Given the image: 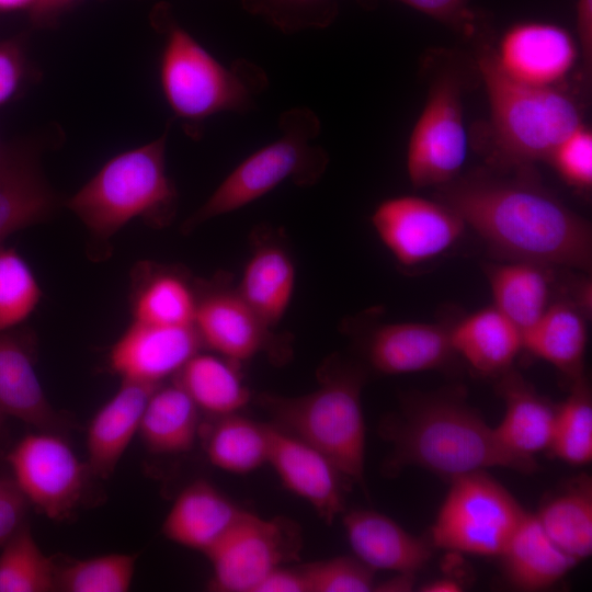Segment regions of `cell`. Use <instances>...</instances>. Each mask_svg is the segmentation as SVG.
Returning a JSON list of instances; mask_svg holds the SVG:
<instances>
[{
    "instance_id": "f35d334b",
    "label": "cell",
    "mask_w": 592,
    "mask_h": 592,
    "mask_svg": "<svg viewBox=\"0 0 592 592\" xmlns=\"http://www.w3.org/2000/svg\"><path fill=\"white\" fill-rule=\"evenodd\" d=\"M309 592H367L374 570L356 557L340 556L303 567Z\"/></svg>"
},
{
    "instance_id": "7c38bea8",
    "label": "cell",
    "mask_w": 592,
    "mask_h": 592,
    "mask_svg": "<svg viewBox=\"0 0 592 592\" xmlns=\"http://www.w3.org/2000/svg\"><path fill=\"white\" fill-rule=\"evenodd\" d=\"M195 285L193 326L203 345L234 363L262 352L281 355L287 348L225 277L195 280Z\"/></svg>"
},
{
    "instance_id": "f907efd6",
    "label": "cell",
    "mask_w": 592,
    "mask_h": 592,
    "mask_svg": "<svg viewBox=\"0 0 592 592\" xmlns=\"http://www.w3.org/2000/svg\"><path fill=\"white\" fill-rule=\"evenodd\" d=\"M3 412L1 411L0 409V423H1V417H2Z\"/></svg>"
},
{
    "instance_id": "484cf974",
    "label": "cell",
    "mask_w": 592,
    "mask_h": 592,
    "mask_svg": "<svg viewBox=\"0 0 592 592\" xmlns=\"http://www.w3.org/2000/svg\"><path fill=\"white\" fill-rule=\"evenodd\" d=\"M451 344L478 373L501 375L522 349V332L492 305L452 326Z\"/></svg>"
},
{
    "instance_id": "d6986e66",
    "label": "cell",
    "mask_w": 592,
    "mask_h": 592,
    "mask_svg": "<svg viewBox=\"0 0 592 592\" xmlns=\"http://www.w3.org/2000/svg\"><path fill=\"white\" fill-rule=\"evenodd\" d=\"M366 348L371 365L388 375L435 369L455 354L451 327L428 322L378 326L371 332Z\"/></svg>"
},
{
    "instance_id": "6da1fadb",
    "label": "cell",
    "mask_w": 592,
    "mask_h": 592,
    "mask_svg": "<svg viewBox=\"0 0 592 592\" xmlns=\"http://www.w3.org/2000/svg\"><path fill=\"white\" fill-rule=\"evenodd\" d=\"M436 200L509 261L591 270L589 221L534 180L456 178L439 186Z\"/></svg>"
},
{
    "instance_id": "603a6c76",
    "label": "cell",
    "mask_w": 592,
    "mask_h": 592,
    "mask_svg": "<svg viewBox=\"0 0 592 592\" xmlns=\"http://www.w3.org/2000/svg\"><path fill=\"white\" fill-rule=\"evenodd\" d=\"M129 307L133 320L166 326H193L196 285L180 267L138 262L132 271Z\"/></svg>"
},
{
    "instance_id": "3957f363",
    "label": "cell",
    "mask_w": 592,
    "mask_h": 592,
    "mask_svg": "<svg viewBox=\"0 0 592 592\" xmlns=\"http://www.w3.org/2000/svg\"><path fill=\"white\" fill-rule=\"evenodd\" d=\"M168 133L169 124L158 138L113 156L66 200L88 230L92 257L107 254L132 220L161 228L174 218L179 194L167 170Z\"/></svg>"
},
{
    "instance_id": "8992f818",
    "label": "cell",
    "mask_w": 592,
    "mask_h": 592,
    "mask_svg": "<svg viewBox=\"0 0 592 592\" xmlns=\"http://www.w3.org/2000/svg\"><path fill=\"white\" fill-rule=\"evenodd\" d=\"M477 65L489 102L494 160L500 166L526 168L546 160L582 125L572 98L555 88L519 82L499 67L493 48L482 45Z\"/></svg>"
},
{
    "instance_id": "f546056e",
    "label": "cell",
    "mask_w": 592,
    "mask_h": 592,
    "mask_svg": "<svg viewBox=\"0 0 592 592\" xmlns=\"http://www.w3.org/2000/svg\"><path fill=\"white\" fill-rule=\"evenodd\" d=\"M200 409L174 380L159 385L148 399L138 433L153 454H180L192 449L198 433Z\"/></svg>"
},
{
    "instance_id": "4316f807",
    "label": "cell",
    "mask_w": 592,
    "mask_h": 592,
    "mask_svg": "<svg viewBox=\"0 0 592 592\" xmlns=\"http://www.w3.org/2000/svg\"><path fill=\"white\" fill-rule=\"evenodd\" d=\"M296 284V267L284 247L260 242L250 254L236 287L241 297L271 328L285 316Z\"/></svg>"
},
{
    "instance_id": "bcb514c9",
    "label": "cell",
    "mask_w": 592,
    "mask_h": 592,
    "mask_svg": "<svg viewBox=\"0 0 592 592\" xmlns=\"http://www.w3.org/2000/svg\"><path fill=\"white\" fill-rule=\"evenodd\" d=\"M576 23L580 56L587 68L592 65V0L576 1Z\"/></svg>"
},
{
    "instance_id": "ffe728a7",
    "label": "cell",
    "mask_w": 592,
    "mask_h": 592,
    "mask_svg": "<svg viewBox=\"0 0 592 592\" xmlns=\"http://www.w3.org/2000/svg\"><path fill=\"white\" fill-rule=\"evenodd\" d=\"M343 526L355 557L373 570L415 573L431 558L430 545L390 517L372 510H352Z\"/></svg>"
},
{
    "instance_id": "7bdbcfd3",
    "label": "cell",
    "mask_w": 592,
    "mask_h": 592,
    "mask_svg": "<svg viewBox=\"0 0 592 592\" xmlns=\"http://www.w3.org/2000/svg\"><path fill=\"white\" fill-rule=\"evenodd\" d=\"M29 500L13 479L0 483V546L10 540L26 523Z\"/></svg>"
},
{
    "instance_id": "d590c367",
    "label": "cell",
    "mask_w": 592,
    "mask_h": 592,
    "mask_svg": "<svg viewBox=\"0 0 592 592\" xmlns=\"http://www.w3.org/2000/svg\"><path fill=\"white\" fill-rule=\"evenodd\" d=\"M42 297L27 261L14 248L0 244V332L22 327Z\"/></svg>"
},
{
    "instance_id": "1f68e13d",
    "label": "cell",
    "mask_w": 592,
    "mask_h": 592,
    "mask_svg": "<svg viewBox=\"0 0 592 592\" xmlns=\"http://www.w3.org/2000/svg\"><path fill=\"white\" fill-rule=\"evenodd\" d=\"M551 540L577 561L592 553V483L577 478L536 514Z\"/></svg>"
},
{
    "instance_id": "7a4b0ae2",
    "label": "cell",
    "mask_w": 592,
    "mask_h": 592,
    "mask_svg": "<svg viewBox=\"0 0 592 592\" xmlns=\"http://www.w3.org/2000/svg\"><path fill=\"white\" fill-rule=\"evenodd\" d=\"M383 432L394 446V468L419 466L452 480L492 467L523 474L537 467L534 457L506 449L456 392L409 400L399 417L385 422Z\"/></svg>"
},
{
    "instance_id": "83f0119b",
    "label": "cell",
    "mask_w": 592,
    "mask_h": 592,
    "mask_svg": "<svg viewBox=\"0 0 592 592\" xmlns=\"http://www.w3.org/2000/svg\"><path fill=\"white\" fill-rule=\"evenodd\" d=\"M587 315L574 304H549L522 332V349L557 367L573 380L582 376L587 349Z\"/></svg>"
},
{
    "instance_id": "d4e9b609",
    "label": "cell",
    "mask_w": 592,
    "mask_h": 592,
    "mask_svg": "<svg viewBox=\"0 0 592 592\" xmlns=\"http://www.w3.org/2000/svg\"><path fill=\"white\" fill-rule=\"evenodd\" d=\"M500 557L508 581L517 590L547 589L579 561L547 535L536 514L526 512Z\"/></svg>"
},
{
    "instance_id": "74e56055",
    "label": "cell",
    "mask_w": 592,
    "mask_h": 592,
    "mask_svg": "<svg viewBox=\"0 0 592 592\" xmlns=\"http://www.w3.org/2000/svg\"><path fill=\"white\" fill-rule=\"evenodd\" d=\"M249 13L284 33L325 29L335 19L338 0H241Z\"/></svg>"
},
{
    "instance_id": "8fae6325",
    "label": "cell",
    "mask_w": 592,
    "mask_h": 592,
    "mask_svg": "<svg viewBox=\"0 0 592 592\" xmlns=\"http://www.w3.org/2000/svg\"><path fill=\"white\" fill-rule=\"evenodd\" d=\"M7 460L29 502L48 519L64 520L80 503L89 467L57 434L41 431L25 435Z\"/></svg>"
},
{
    "instance_id": "52a82bcc",
    "label": "cell",
    "mask_w": 592,
    "mask_h": 592,
    "mask_svg": "<svg viewBox=\"0 0 592 592\" xmlns=\"http://www.w3.org/2000/svg\"><path fill=\"white\" fill-rule=\"evenodd\" d=\"M278 127V138L242 160L184 220V234L249 205L286 181L310 186L321 179L329 155L311 143L321 128L317 114L305 106L289 109L280 115Z\"/></svg>"
},
{
    "instance_id": "60d3db41",
    "label": "cell",
    "mask_w": 592,
    "mask_h": 592,
    "mask_svg": "<svg viewBox=\"0 0 592 592\" xmlns=\"http://www.w3.org/2000/svg\"><path fill=\"white\" fill-rule=\"evenodd\" d=\"M38 75L22 38L0 41V109L15 100Z\"/></svg>"
},
{
    "instance_id": "5bb4252c",
    "label": "cell",
    "mask_w": 592,
    "mask_h": 592,
    "mask_svg": "<svg viewBox=\"0 0 592 592\" xmlns=\"http://www.w3.org/2000/svg\"><path fill=\"white\" fill-rule=\"evenodd\" d=\"M42 144L14 140L0 150V244L11 235L47 221L61 198L47 181L41 162Z\"/></svg>"
},
{
    "instance_id": "277c9868",
    "label": "cell",
    "mask_w": 592,
    "mask_h": 592,
    "mask_svg": "<svg viewBox=\"0 0 592 592\" xmlns=\"http://www.w3.org/2000/svg\"><path fill=\"white\" fill-rule=\"evenodd\" d=\"M152 23L163 36L158 66L161 92L189 137L200 139L205 122L216 114L252 110L269 82L259 66L247 59L226 66L164 4L155 9Z\"/></svg>"
},
{
    "instance_id": "816d5d0a",
    "label": "cell",
    "mask_w": 592,
    "mask_h": 592,
    "mask_svg": "<svg viewBox=\"0 0 592 592\" xmlns=\"http://www.w3.org/2000/svg\"><path fill=\"white\" fill-rule=\"evenodd\" d=\"M1 479H2V478H0V483H1Z\"/></svg>"
},
{
    "instance_id": "e575fe53",
    "label": "cell",
    "mask_w": 592,
    "mask_h": 592,
    "mask_svg": "<svg viewBox=\"0 0 592 592\" xmlns=\"http://www.w3.org/2000/svg\"><path fill=\"white\" fill-rule=\"evenodd\" d=\"M549 449L571 465H587L592 459V400L583 376L573 380L570 395L556 409Z\"/></svg>"
},
{
    "instance_id": "4dcf8cb0",
    "label": "cell",
    "mask_w": 592,
    "mask_h": 592,
    "mask_svg": "<svg viewBox=\"0 0 592 592\" xmlns=\"http://www.w3.org/2000/svg\"><path fill=\"white\" fill-rule=\"evenodd\" d=\"M234 362L196 353L175 375L197 408L213 417L239 412L248 405L251 392Z\"/></svg>"
},
{
    "instance_id": "44dd1931",
    "label": "cell",
    "mask_w": 592,
    "mask_h": 592,
    "mask_svg": "<svg viewBox=\"0 0 592 592\" xmlns=\"http://www.w3.org/2000/svg\"><path fill=\"white\" fill-rule=\"evenodd\" d=\"M247 512L208 481L196 480L177 497L162 533L178 545L206 554Z\"/></svg>"
},
{
    "instance_id": "9a60e30c",
    "label": "cell",
    "mask_w": 592,
    "mask_h": 592,
    "mask_svg": "<svg viewBox=\"0 0 592 592\" xmlns=\"http://www.w3.org/2000/svg\"><path fill=\"white\" fill-rule=\"evenodd\" d=\"M202 346L194 326L133 320L111 346L109 366L122 380L160 385L177 375Z\"/></svg>"
},
{
    "instance_id": "ba28073f",
    "label": "cell",
    "mask_w": 592,
    "mask_h": 592,
    "mask_svg": "<svg viewBox=\"0 0 592 592\" xmlns=\"http://www.w3.org/2000/svg\"><path fill=\"white\" fill-rule=\"evenodd\" d=\"M526 511L485 470L452 479L431 528L432 545L457 553L500 556Z\"/></svg>"
},
{
    "instance_id": "f1b7e54d",
    "label": "cell",
    "mask_w": 592,
    "mask_h": 592,
    "mask_svg": "<svg viewBox=\"0 0 592 592\" xmlns=\"http://www.w3.org/2000/svg\"><path fill=\"white\" fill-rule=\"evenodd\" d=\"M553 267L509 261L486 269L493 306L523 332L549 306Z\"/></svg>"
},
{
    "instance_id": "4fadbf2b",
    "label": "cell",
    "mask_w": 592,
    "mask_h": 592,
    "mask_svg": "<svg viewBox=\"0 0 592 592\" xmlns=\"http://www.w3.org/2000/svg\"><path fill=\"white\" fill-rule=\"evenodd\" d=\"M371 221L383 244L405 266L442 254L462 237L466 227L441 201L414 195L384 200L375 207Z\"/></svg>"
},
{
    "instance_id": "ee69618b",
    "label": "cell",
    "mask_w": 592,
    "mask_h": 592,
    "mask_svg": "<svg viewBox=\"0 0 592 592\" xmlns=\"http://www.w3.org/2000/svg\"><path fill=\"white\" fill-rule=\"evenodd\" d=\"M254 592H309L307 578L301 569L280 566L257 585Z\"/></svg>"
},
{
    "instance_id": "30bf717a",
    "label": "cell",
    "mask_w": 592,
    "mask_h": 592,
    "mask_svg": "<svg viewBox=\"0 0 592 592\" xmlns=\"http://www.w3.org/2000/svg\"><path fill=\"white\" fill-rule=\"evenodd\" d=\"M299 549L296 526L284 519L244 516L206 553L213 566L210 588L221 592H254L273 569Z\"/></svg>"
},
{
    "instance_id": "f5cc1de1",
    "label": "cell",
    "mask_w": 592,
    "mask_h": 592,
    "mask_svg": "<svg viewBox=\"0 0 592 592\" xmlns=\"http://www.w3.org/2000/svg\"><path fill=\"white\" fill-rule=\"evenodd\" d=\"M0 150H1V147H0Z\"/></svg>"
},
{
    "instance_id": "2e32d148",
    "label": "cell",
    "mask_w": 592,
    "mask_h": 592,
    "mask_svg": "<svg viewBox=\"0 0 592 592\" xmlns=\"http://www.w3.org/2000/svg\"><path fill=\"white\" fill-rule=\"evenodd\" d=\"M499 67L510 78L534 87L554 88L580 55L573 36L563 27L543 21L512 25L493 48Z\"/></svg>"
},
{
    "instance_id": "7402d4cb",
    "label": "cell",
    "mask_w": 592,
    "mask_h": 592,
    "mask_svg": "<svg viewBox=\"0 0 592 592\" xmlns=\"http://www.w3.org/2000/svg\"><path fill=\"white\" fill-rule=\"evenodd\" d=\"M158 386L122 380L117 391L94 414L88 428L87 451L88 467L96 477L107 479L114 473Z\"/></svg>"
},
{
    "instance_id": "c3c4849f",
    "label": "cell",
    "mask_w": 592,
    "mask_h": 592,
    "mask_svg": "<svg viewBox=\"0 0 592 592\" xmlns=\"http://www.w3.org/2000/svg\"><path fill=\"white\" fill-rule=\"evenodd\" d=\"M422 592H459L463 585L453 578H440L424 583L419 589Z\"/></svg>"
},
{
    "instance_id": "7dc6e473",
    "label": "cell",
    "mask_w": 592,
    "mask_h": 592,
    "mask_svg": "<svg viewBox=\"0 0 592 592\" xmlns=\"http://www.w3.org/2000/svg\"><path fill=\"white\" fill-rule=\"evenodd\" d=\"M415 584V573L396 572L395 576L384 582L375 584L373 591L379 592H408Z\"/></svg>"
},
{
    "instance_id": "b9f144b4",
    "label": "cell",
    "mask_w": 592,
    "mask_h": 592,
    "mask_svg": "<svg viewBox=\"0 0 592 592\" xmlns=\"http://www.w3.org/2000/svg\"><path fill=\"white\" fill-rule=\"evenodd\" d=\"M369 3L373 0H358ZM445 25L470 34L476 24V14L470 9L471 0H397Z\"/></svg>"
},
{
    "instance_id": "ac0fdd59",
    "label": "cell",
    "mask_w": 592,
    "mask_h": 592,
    "mask_svg": "<svg viewBox=\"0 0 592 592\" xmlns=\"http://www.w3.org/2000/svg\"><path fill=\"white\" fill-rule=\"evenodd\" d=\"M35 338L27 328L0 332V409L41 431L64 422L52 407L35 371Z\"/></svg>"
},
{
    "instance_id": "8d00e7d4",
    "label": "cell",
    "mask_w": 592,
    "mask_h": 592,
    "mask_svg": "<svg viewBox=\"0 0 592 592\" xmlns=\"http://www.w3.org/2000/svg\"><path fill=\"white\" fill-rule=\"evenodd\" d=\"M136 555L107 554L75 560L56 568L57 590L66 592H125L133 581Z\"/></svg>"
},
{
    "instance_id": "f6af8a7d",
    "label": "cell",
    "mask_w": 592,
    "mask_h": 592,
    "mask_svg": "<svg viewBox=\"0 0 592 592\" xmlns=\"http://www.w3.org/2000/svg\"><path fill=\"white\" fill-rule=\"evenodd\" d=\"M82 0H36L29 10L33 26L50 29L57 26L61 16Z\"/></svg>"
},
{
    "instance_id": "e0dca14e",
    "label": "cell",
    "mask_w": 592,
    "mask_h": 592,
    "mask_svg": "<svg viewBox=\"0 0 592 592\" xmlns=\"http://www.w3.org/2000/svg\"><path fill=\"white\" fill-rule=\"evenodd\" d=\"M272 465L283 485L306 500L327 524H332L344 508L341 479L334 465L301 440L269 424Z\"/></svg>"
},
{
    "instance_id": "681fc988",
    "label": "cell",
    "mask_w": 592,
    "mask_h": 592,
    "mask_svg": "<svg viewBox=\"0 0 592 592\" xmlns=\"http://www.w3.org/2000/svg\"><path fill=\"white\" fill-rule=\"evenodd\" d=\"M36 0H0V11L10 12L22 9L30 10Z\"/></svg>"
},
{
    "instance_id": "d6a6232c",
    "label": "cell",
    "mask_w": 592,
    "mask_h": 592,
    "mask_svg": "<svg viewBox=\"0 0 592 592\" xmlns=\"http://www.w3.org/2000/svg\"><path fill=\"white\" fill-rule=\"evenodd\" d=\"M217 419L205 447L213 466L230 474L246 475L267 463L269 424L258 423L239 412Z\"/></svg>"
},
{
    "instance_id": "cb8c5ba5",
    "label": "cell",
    "mask_w": 592,
    "mask_h": 592,
    "mask_svg": "<svg viewBox=\"0 0 592 592\" xmlns=\"http://www.w3.org/2000/svg\"><path fill=\"white\" fill-rule=\"evenodd\" d=\"M499 390L505 411L492 428L497 440L512 453L526 457L549 448L556 409L512 369L501 374Z\"/></svg>"
},
{
    "instance_id": "ab89813d",
    "label": "cell",
    "mask_w": 592,
    "mask_h": 592,
    "mask_svg": "<svg viewBox=\"0 0 592 592\" xmlns=\"http://www.w3.org/2000/svg\"><path fill=\"white\" fill-rule=\"evenodd\" d=\"M569 185L589 189L592 184V134L583 124L568 135L547 159Z\"/></svg>"
},
{
    "instance_id": "5b68a950",
    "label": "cell",
    "mask_w": 592,
    "mask_h": 592,
    "mask_svg": "<svg viewBox=\"0 0 592 592\" xmlns=\"http://www.w3.org/2000/svg\"><path fill=\"white\" fill-rule=\"evenodd\" d=\"M362 374L352 367L325 368L319 386L305 395L259 394L272 425L319 451L344 479L364 487L365 422Z\"/></svg>"
},
{
    "instance_id": "836d02e7",
    "label": "cell",
    "mask_w": 592,
    "mask_h": 592,
    "mask_svg": "<svg viewBox=\"0 0 592 592\" xmlns=\"http://www.w3.org/2000/svg\"><path fill=\"white\" fill-rule=\"evenodd\" d=\"M57 590L56 567L36 544L25 523L2 546L0 592H48Z\"/></svg>"
},
{
    "instance_id": "9c48e42d",
    "label": "cell",
    "mask_w": 592,
    "mask_h": 592,
    "mask_svg": "<svg viewBox=\"0 0 592 592\" xmlns=\"http://www.w3.org/2000/svg\"><path fill=\"white\" fill-rule=\"evenodd\" d=\"M467 157L460 82L443 73L432 82L410 134L406 167L415 187L441 186L457 178Z\"/></svg>"
}]
</instances>
